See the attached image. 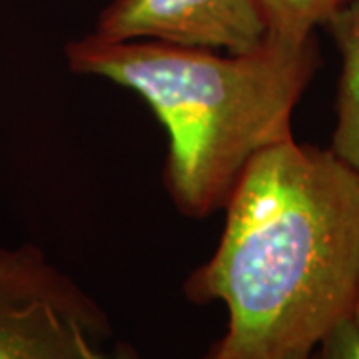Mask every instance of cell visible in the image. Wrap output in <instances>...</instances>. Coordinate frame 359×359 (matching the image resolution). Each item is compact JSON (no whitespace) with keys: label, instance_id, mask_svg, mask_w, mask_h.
Wrapping results in <instances>:
<instances>
[{"label":"cell","instance_id":"cell-7","mask_svg":"<svg viewBox=\"0 0 359 359\" xmlns=\"http://www.w3.org/2000/svg\"><path fill=\"white\" fill-rule=\"evenodd\" d=\"M308 359H359V325L353 318L321 337Z\"/></svg>","mask_w":359,"mask_h":359},{"label":"cell","instance_id":"cell-4","mask_svg":"<svg viewBox=\"0 0 359 359\" xmlns=\"http://www.w3.org/2000/svg\"><path fill=\"white\" fill-rule=\"evenodd\" d=\"M92 34L245 52L266 39L268 28L256 0H112Z\"/></svg>","mask_w":359,"mask_h":359},{"label":"cell","instance_id":"cell-5","mask_svg":"<svg viewBox=\"0 0 359 359\" xmlns=\"http://www.w3.org/2000/svg\"><path fill=\"white\" fill-rule=\"evenodd\" d=\"M323 26L341 56L332 152L359 172V0H347Z\"/></svg>","mask_w":359,"mask_h":359},{"label":"cell","instance_id":"cell-9","mask_svg":"<svg viewBox=\"0 0 359 359\" xmlns=\"http://www.w3.org/2000/svg\"><path fill=\"white\" fill-rule=\"evenodd\" d=\"M353 320H355V323L359 325V299H358V306H355V313H353Z\"/></svg>","mask_w":359,"mask_h":359},{"label":"cell","instance_id":"cell-6","mask_svg":"<svg viewBox=\"0 0 359 359\" xmlns=\"http://www.w3.org/2000/svg\"><path fill=\"white\" fill-rule=\"evenodd\" d=\"M347 0H256L268 34L304 40Z\"/></svg>","mask_w":359,"mask_h":359},{"label":"cell","instance_id":"cell-1","mask_svg":"<svg viewBox=\"0 0 359 359\" xmlns=\"http://www.w3.org/2000/svg\"><path fill=\"white\" fill-rule=\"evenodd\" d=\"M224 210L216 252L184 282L190 302L228 311L200 359H285L353 318L359 172L290 138L250 162Z\"/></svg>","mask_w":359,"mask_h":359},{"label":"cell","instance_id":"cell-3","mask_svg":"<svg viewBox=\"0 0 359 359\" xmlns=\"http://www.w3.org/2000/svg\"><path fill=\"white\" fill-rule=\"evenodd\" d=\"M0 359H142L34 244L0 245Z\"/></svg>","mask_w":359,"mask_h":359},{"label":"cell","instance_id":"cell-2","mask_svg":"<svg viewBox=\"0 0 359 359\" xmlns=\"http://www.w3.org/2000/svg\"><path fill=\"white\" fill-rule=\"evenodd\" d=\"M65 54L72 72L132 90L154 112L168 132L162 184L188 218L224 210L250 162L294 138V108L320 66L316 34H266L250 50L226 54L88 34Z\"/></svg>","mask_w":359,"mask_h":359},{"label":"cell","instance_id":"cell-8","mask_svg":"<svg viewBox=\"0 0 359 359\" xmlns=\"http://www.w3.org/2000/svg\"><path fill=\"white\" fill-rule=\"evenodd\" d=\"M309 353H311V351H297V353H294V355H290V358L285 359H308Z\"/></svg>","mask_w":359,"mask_h":359}]
</instances>
